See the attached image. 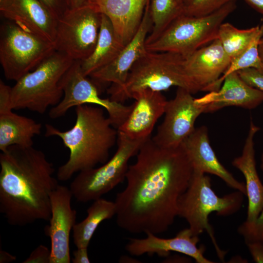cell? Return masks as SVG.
<instances>
[{"label": "cell", "instance_id": "1", "mask_svg": "<svg viewBox=\"0 0 263 263\" xmlns=\"http://www.w3.org/2000/svg\"><path fill=\"white\" fill-rule=\"evenodd\" d=\"M129 165L127 185L116 196V223L133 234L166 231L178 216V201L193 170L182 145L164 147L150 137Z\"/></svg>", "mask_w": 263, "mask_h": 263}, {"label": "cell", "instance_id": "2", "mask_svg": "<svg viewBox=\"0 0 263 263\" xmlns=\"http://www.w3.org/2000/svg\"><path fill=\"white\" fill-rule=\"evenodd\" d=\"M0 212L13 226L49 221L58 186L53 164L33 146L13 145L0 154Z\"/></svg>", "mask_w": 263, "mask_h": 263}, {"label": "cell", "instance_id": "3", "mask_svg": "<svg viewBox=\"0 0 263 263\" xmlns=\"http://www.w3.org/2000/svg\"><path fill=\"white\" fill-rule=\"evenodd\" d=\"M105 111L96 105H79L75 107V122L70 130L62 131L45 125V135L59 137L70 151L68 161L58 169V180L67 181L75 173L109 160L110 151L117 141L118 131Z\"/></svg>", "mask_w": 263, "mask_h": 263}, {"label": "cell", "instance_id": "4", "mask_svg": "<svg viewBox=\"0 0 263 263\" xmlns=\"http://www.w3.org/2000/svg\"><path fill=\"white\" fill-rule=\"evenodd\" d=\"M185 56L168 52L147 51L131 68L125 83L110 87V99L123 103L140 90L166 91L173 86L185 89L192 94L198 91L188 75Z\"/></svg>", "mask_w": 263, "mask_h": 263}, {"label": "cell", "instance_id": "5", "mask_svg": "<svg viewBox=\"0 0 263 263\" xmlns=\"http://www.w3.org/2000/svg\"><path fill=\"white\" fill-rule=\"evenodd\" d=\"M244 195L236 190L219 197L212 189L210 177L205 173L193 171L188 187L179 199L178 216L186 220L193 235L199 236L207 231L219 257L223 260L225 252L216 243L208 216L213 212L221 216L234 214L242 207Z\"/></svg>", "mask_w": 263, "mask_h": 263}, {"label": "cell", "instance_id": "6", "mask_svg": "<svg viewBox=\"0 0 263 263\" xmlns=\"http://www.w3.org/2000/svg\"><path fill=\"white\" fill-rule=\"evenodd\" d=\"M74 61L66 54L55 50L11 87L12 109L43 114L49 107L58 104L63 96L61 79Z\"/></svg>", "mask_w": 263, "mask_h": 263}, {"label": "cell", "instance_id": "7", "mask_svg": "<svg viewBox=\"0 0 263 263\" xmlns=\"http://www.w3.org/2000/svg\"><path fill=\"white\" fill-rule=\"evenodd\" d=\"M229 2L204 16L182 14L174 19L153 41L146 44L151 52H168L188 56L218 38L220 25L236 8Z\"/></svg>", "mask_w": 263, "mask_h": 263}, {"label": "cell", "instance_id": "8", "mask_svg": "<svg viewBox=\"0 0 263 263\" xmlns=\"http://www.w3.org/2000/svg\"><path fill=\"white\" fill-rule=\"evenodd\" d=\"M148 139H132L118 132L117 148L112 158L99 167L79 172L72 181L69 188L73 197L81 203L94 201L122 183L130 160Z\"/></svg>", "mask_w": 263, "mask_h": 263}, {"label": "cell", "instance_id": "9", "mask_svg": "<svg viewBox=\"0 0 263 263\" xmlns=\"http://www.w3.org/2000/svg\"><path fill=\"white\" fill-rule=\"evenodd\" d=\"M0 30V62L8 79L17 81L56 50L53 43L11 21Z\"/></svg>", "mask_w": 263, "mask_h": 263}, {"label": "cell", "instance_id": "10", "mask_svg": "<svg viewBox=\"0 0 263 263\" xmlns=\"http://www.w3.org/2000/svg\"><path fill=\"white\" fill-rule=\"evenodd\" d=\"M60 84L63 96L58 104L50 109L49 115L52 119L65 115L72 107L94 104L107 112L113 126L117 130L126 120L132 108V104L126 105L100 96L94 84L84 75L79 60H74L62 77Z\"/></svg>", "mask_w": 263, "mask_h": 263}, {"label": "cell", "instance_id": "11", "mask_svg": "<svg viewBox=\"0 0 263 263\" xmlns=\"http://www.w3.org/2000/svg\"><path fill=\"white\" fill-rule=\"evenodd\" d=\"M101 14L90 4L68 9L57 19L55 49L74 60L93 52L98 38Z\"/></svg>", "mask_w": 263, "mask_h": 263}, {"label": "cell", "instance_id": "12", "mask_svg": "<svg viewBox=\"0 0 263 263\" xmlns=\"http://www.w3.org/2000/svg\"><path fill=\"white\" fill-rule=\"evenodd\" d=\"M205 110L189 91L178 88L175 97L168 100L163 121L152 139L164 147L179 146L194 130L195 121Z\"/></svg>", "mask_w": 263, "mask_h": 263}, {"label": "cell", "instance_id": "13", "mask_svg": "<svg viewBox=\"0 0 263 263\" xmlns=\"http://www.w3.org/2000/svg\"><path fill=\"white\" fill-rule=\"evenodd\" d=\"M70 188L58 185L51 195L50 224L44 228L51 240L50 263H70V236L76 224V211L71 206Z\"/></svg>", "mask_w": 263, "mask_h": 263}, {"label": "cell", "instance_id": "14", "mask_svg": "<svg viewBox=\"0 0 263 263\" xmlns=\"http://www.w3.org/2000/svg\"><path fill=\"white\" fill-rule=\"evenodd\" d=\"M150 2V0H148L141 23L133 38L112 61L89 75L94 80L97 82L111 83L113 87H119L125 83L134 64L147 51L146 39L152 25Z\"/></svg>", "mask_w": 263, "mask_h": 263}, {"label": "cell", "instance_id": "15", "mask_svg": "<svg viewBox=\"0 0 263 263\" xmlns=\"http://www.w3.org/2000/svg\"><path fill=\"white\" fill-rule=\"evenodd\" d=\"M231 59L218 38L185 56L184 66L198 92L215 91L217 81L228 67Z\"/></svg>", "mask_w": 263, "mask_h": 263}, {"label": "cell", "instance_id": "16", "mask_svg": "<svg viewBox=\"0 0 263 263\" xmlns=\"http://www.w3.org/2000/svg\"><path fill=\"white\" fill-rule=\"evenodd\" d=\"M144 238H130L125 246L131 255L139 256L145 254H156L168 257L170 252H175L193 258L197 263H213L204 256L205 248L198 247L199 236L192 234L189 228L180 231L172 238H160L151 233H146Z\"/></svg>", "mask_w": 263, "mask_h": 263}, {"label": "cell", "instance_id": "17", "mask_svg": "<svg viewBox=\"0 0 263 263\" xmlns=\"http://www.w3.org/2000/svg\"><path fill=\"white\" fill-rule=\"evenodd\" d=\"M1 15L55 45L57 18L38 0H0Z\"/></svg>", "mask_w": 263, "mask_h": 263}, {"label": "cell", "instance_id": "18", "mask_svg": "<svg viewBox=\"0 0 263 263\" xmlns=\"http://www.w3.org/2000/svg\"><path fill=\"white\" fill-rule=\"evenodd\" d=\"M131 98L135 101L131 113L117 131L132 139H147L164 115L168 100L161 92L150 89L137 91Z\"/></svg>", "mask_w": 263, "mask_h": 263}, {"label": "cell", "instance_id": "19", "mask_svg": "<svg viewBox=\"0 0 263 263\" xmlns=\"http://www.w3.org/2000/svg\"><path fill=\"white\" fill-rule=\"evenodd\" d=\"M182 145L193 171L214 175L228 187L246 195L245 184L238 181L218 160L210 145L206 126L195 128Z\"/></svg>", "mask_w": 263, "mask_h": 263}, {"label": "cell", "instance_id": "20", "mask_svg": "<svg viewBox=\"0 0 263 263\" xmlns=\"http://www.w3.org/2000/svg\"><path fill=\"white\" fill-rule=\"evenodd\" d=\"M195 101L205 107V113L228 106L253 109L263 102V92L248 84L235 72L225 77L218 90L209 92Z\"/></svg>", "mask_w": 263, "mask_h": 263}, {"label": "cell", "instance_id": "21", "mask_svg": "<svg viewBox=\"0 0 263 263\" xmlns=\"http://www.w3.org/2000/svg\"><path fill=\"white\" fill-rule=\"evenodd\" d=\"M148 0H89L88 3L111 21L123 45L133 38L143 19Z\"/></svg>", "mask_w": 263, "mask_h": 263}, {"label": "cell", "instance_id": "22", "mask_svg": "<svg viewBox=\"0 0 263 263\" xmlns=\"http://www.w3.org/2000/svg\"><path fill=\"white\" fill-rule=\"evenodd\" d=\"M260 130L251 120L242 154L232 162L245 179V195L248 200L245 221L247 222L255 221L263 208V184L257 170L254 144L255 134Z\"/></svg>", "mask_w": 263, "mask_h": 263}, {"label": "cell", "instance_id": "23", "mask_svg": "<svg viewBox=\"0 0 263 263\" xmlns=\"http://www.w3.org/2000/svg\"><path fill=\"white\" fill-rule=\"evenodd\" d=\"M42 128L40 123L13 113L12 110L0 112L1 151L13 145L33 146V138L40 134Z\"/></svg>", "mask_w": 263, "mask_h": 263}, {"label": "cell", "instance_id": "24", "mask_svg": "<svg viewBox=\"0 0 263 263\" xmlns=\"http://www.w3.org/2000/svg\"><path fill=\"white\" fill-rule=\"evenodd\" d=\"M124 46L118 38L109 18L101 14L100 30L95 47L88 57L81 61L84 75L89 76L110 63Z\"/></svg>", "mask_w": 263, "mask_h": 263}, {"label": "cell", "instance_id": "25", "mask_svg": "<svg viewBox=\"0 0 263 263\" xmlns=\"http://www.w3.org/2000/svg\"><path fill=\"white\" fill-rule=\"evenodd\" d=\"M87 217L76 223L73 229L74 243L76 248L88 247L99 225L116 214L114 202L100 198L94 201L87 210Z\"/></svg>", "mask_w": 263, "mask_h": 263}, {"label": "cell", "instance_id": "26", "mask_svg": "<svg viewBox=\"0 0 263 263\" xmlns=\"http://www.w3.org/2000/svg\"><path fill=\"white\" fill-rule=\"evenodd\" d=\"M260 29L261 25L240 29L230 23L223 22L219 29L218 39L225 52L232 60L248 47Z\"/></svg>", "mask_w": 263, "mask_h": 263}, {"label": "cell", "instance_id": "27", "mask_svg": "<svg viewBox=\"0 0 263 263\" xmlns=\"http://www.w3.org/2000/svg\"><path fill=\"white\" fill-rule=\"evenodd\" d=\"M152 25L146 45L155 39L177 18L183 14L182 4L176 0H150Z\"/></svg>", "mask_w": 263, "mask_h": 263}, {"label": "cell", "instance_id": "28", "mask_svg": "<svg viewBox=\"0 0 263 263\" xmlns=\"http://www.w3.org/2000/svg\"><path fill=\"white\" fill-rule=\"evenodd\" d=\"M263 36V22L261 24L260 31L248 47L241 54L231 60L228 67L217 81L215 86V91L220 88L225 77L230 74L249 68L260 70L263 67V63L260 57L258 50L259 42Z\"/></svg>", "mask_w": 263, "mask_h": 263}, {"label": "cell", "instance_id": "29", "mask_svg": "<svg viewBox=\"0 0 263 263\" xmlns=\"http://www.w3.org/2000/svg\"><path fill=\"white\" fill-rule=\"evenodd\" d=\"M236 0H184L182 5L183 14L201 17L210 14L226 4Z\"/></svg>", "mask_w": 263, "mask_h": 263}, {"label": "cell", "instance_id": "30", "mask_svg": "<svg viewBox=\"0 0 263 263\" xmlns=\"http://www.w3.org/2000/svg\"><path fill=\"white\" fill-rule=\"evenodd\" d=\"M238 231L245 243L263 242V208L257 219L253 222L245 221L238 227Z\"/></svg>", "mask_w": 263, "mask_h": 263}, {"label": "cell", "instance_id": "31", "mask_svg": "<svg viewBox=\"0 0 263 263\" xmlns=\"http://www.w3.org/2000/svg\"><path fill=\"white\" fill-rule=\"evenodd\" d=\"M237 72L248 84L263 92V72L254 68L243 69Z\"/></svg>", "mask_w": 263, "mask_h": 263}, {"label": "cell", "instance_id": "32", "mask_svg": "<svg viewBox=\"0 0 263 263\" xmlns=\"http://www.w3.org/2000/svg\"><path fill=\"white\" fill-rule=\"evenodd\" d=\"M51 249L40 244L31 253L23 263H50Z\"/></svg>", "mask_w": 263, "mask_h": 263}, {"label": "cell", "instance_id": "33", "mask_svg": "<svg viewBox=\"0 0 263 263\" xmlns=\"http://www.w3.org/2000/svg\"><path fill=\"white\" fill-rule=\"evenodd\" d=\"M57 19L69 9L68 0H38Z\"/></svg>", "mask_w": 263, "mask_h": 263}, {"label": "cell", "instance_id": "34", "mask_svg": "<svg viewBox=\"0 0 263 263\" xmlns=\"http://www.w3.org/2000/svg\"><path fill=\"white\" fill-rule=\"evenodd\" d=\"M12 110L11 107V87L0 81V112Z\"/></svg>", "mask_w": 263, "mask_h": 263}, {"label": "cell", "instance_id": "35", "mask_svg": "<svg viewBox=\"0 0 263 263\" xmlns=\"http://www.w3.org/2000/svg\"><path fill=\"white\" fill-rule=\"evenodd\" d=\"M245 244L253 260L256 263H263V242L255 241Z\"/></svg>", "mask_w": 263, "mask_h": 263}, {"label": "cell", "instance_id": "36", "mask_svg": "<svg viewBox=\"0 0 263 263\" xmlns=\"http://www.w3.org/2000/svg\"><path fill=\"white\" fill-rule=\"evenodd\" d=\"M73 263H89L90 261L88 256V248H76L73 252L72 260Z\"/></svg>", "mask_w": 263, "mask_h": 263}, {"label": "cell", "instance_id": "37", "mask_svg": "<svg viewBox=\"0 0 263 263\" xmlns=\"http://www.w3.org/2000/svg\"><path fill=\"white\" fill-rule=\"evenodd\" d=\"M250 6L263 15V0H244Z\"/></svg>", "mask_w": 263, "mask_h": 263}, {"label": "cell", "instance_id": "38", "mask_svg": "<svg viewBox=\"0 0 263 263\" xmlns=\"http://www.w3.org/2000/svg\"><path fill=\"white\" fill-rule=\"evenodd\" d=\"M16 259V256L12 254L3 251H0V263H9L15 261Z\"/></svg>", "mask_w": 263, "mask_h": 263}, {"label": "cell", "instance_id": "39", "mask_svg": "<svg viewBox=\"0 0 263 263\" xmlns=\"http://www.w3.org/2000/svg\"><path fill=\"white\" fill-rule=\"evenodd\" d=\"M89 0H68L69 9L77 8L88 4Z\"/></svg>", "mask_w": 263, "mask_h": 263}, {"label": "cell", "instance_id": "40", "mask_svg": "<svg viewBox=\"0 0 263 263\" xmlns=\"http://www.w3.org/2000/svg\"><path fill=\"white\" fill-rule=\"evenodd\" d=\"M258 50L260 57L263 63V36L261 38L259 41Z\"/></svg>", "mask_w": 263, "mask_h": 263}, {"label": "cell", "instance_id": "41", "mask_svg": "<svg viewBox=\"0 0 263 263\" xmlns=\"http://www.w3.org/2000/svg\"><path fill=\"white\" fill-rule=\"evenodd\" d=\"M260 168L263 172V152L262 154L260 162Z\"/></svg>", "mask_w": 263, "mask_h": 263}, {"label": "cell", "instance_id": "42", "mask_svg": "<svg viewBox=\"0 0 263 263\" xmlns=\"http://www.w3.org/2000/svg\"><path fill=\"white\" fill-rule=\"evenodd\" d=\"M179 3L182 4L184 0H176Z\"/></svg>", "mask_w": 263, "mask_h": 263}, {"label": "cell", "instance_id": "43", "mask_svg": "<svg viewBox=\"0 0 263 263\" xmlns=\"http://www.w3.org/2000/svg\"><path fill=\"white\" fill-rule=\"evenodd\" d=\"M259 70H260V71H261L263 73V67L261 69H260Z\"/></svg>", "mask_w": 263, "mask_h": 263}]
</instances>
